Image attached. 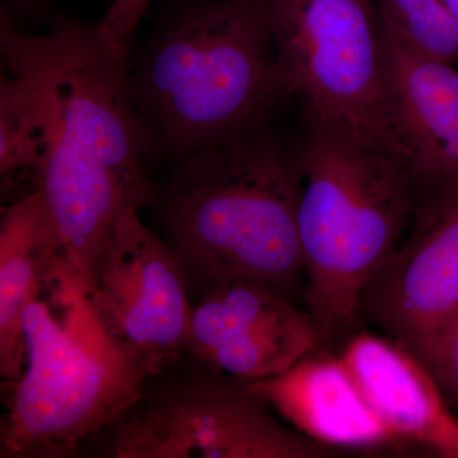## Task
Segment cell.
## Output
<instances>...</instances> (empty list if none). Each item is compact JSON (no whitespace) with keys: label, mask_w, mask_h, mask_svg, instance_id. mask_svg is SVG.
<instances>
[{"label":"cell","mask_w":458,"mask_h":458,"mask_svg":"<svg viewBox=\"0 0 458 458\" xmlns=\"http://www.w3.org/2000/svg\"><path fill=\"white\" fill-rule=\"evenodd\" d=\"M0 53L11 73L35 84L45 116L36 180L60 251L84 280L119 216L155 203L144 159L152 146L135 104L129 63L96 23L55 16L47 35L23 31L3 5Z\"/></svg>","instance_id":"1"},{"label":"cell","mask_w":458,"mask_h":458,"mask_svg":"<svg viewBox=\"0 0 458 458\" xmlns=\"http://www.w3.org/2000/svg\"><path fill=\"white\" fill-rule=\"evenodd\" d=\"M295 148L264 125L180 162L159 188L165 241L201 293L251 280L291 295L304 273Z\"/></svg>","instance_id":"2"},{"label":"cell","mask_w":458,"mask_h":458,"mask_svg":"<svg viewBox=\"0 0 458 458\" xmlns=\"http://www.w3.org/2000/svg\"><path fill=\"white\" fill-rule=\"evenodd\" d=\"M23 360L3 382L0 457L65 458L96 442L148 381L89 302L86 280L59 252L22 318Z\"/></svg>","instance_id":"3"},{"label":"cell","mask_w":458,"mask_h":458,"mask_svg":"<svg viewBox=\"0 0 458 458\" xmlns=\"http://www.w3.org/2000/svg\"><path fill=\"white\" fill-rule=\"evenodd\" d=\"M131 82L152 146L179 164L264 125L286 96L270 0H190L153 36Z\"/></svg>","instance_id":"4"},{"label":"cell","mask_w":458,"mask_h":458,"mask_svg":"<svg viewBox=\"0 0 458 458\" xmlns=\"http://www.w3.org/2000/svg\"><path fill=\"white\" fill-rule=\"evenodd\" d=\"M304 114L298 234L310 315L331 342L360 322L361 289L409 227L419 190L382 141Z\"/></svg>","instance_id":"5"},{"label":"cell","mask_w":458,"mask_h":458,"mask_svg":"<svg viewBox=\"0 0 458 458\" xmlns=\"http://www.w3.org/2000/svg\"><path fill=\"white\" fill-rule=\"evenodd\" d=\"M185 358V357H183ZM188 360V358H186ZM152 377L98 437L114 458H318L330 448L285 426L246 381L189 360Z\"/></svg>","instance_id":"6"},{"label":"cell","mask_w":458,"mask_h":458,"mask_svg":"<svg viewBox=\"0 0 458 458\" xmlns=\"http://www.w3.org/2000/svg\"><path fill=\"white\" fill-rule=\"evenodd\" d=\"M270 23L285 95L302 99L304 113L376 138L403 162L376 5L270 0Z\"/></svg>","instance_id":"7"},{"label":"cell","mask_w":458,"mask_h":458,"mask_svg":"<svg viewBox=\"0 0 458 458\" xmlns=\"http://www.w3.org/2000/svg\"><path fill=\"white\" fill-rule=\"evenodd\" d=\"M86 284L105 330L148 378L183 360L192 313L188 276L164 238L141 222L140 210L119 216Z\"/></svg>","instance_id":"8"},{"label":"cell","mask_w":458,"mask_h":458,"mask_svg":"<svg viewBox=\"0 0 458 458\" xmlns=\"http://www.w3.org/2000/svg\"><path fill=\"white\" fill-rule=\"evenodd\" d=\"M409 225L361 289L360 321L417 354L458 312V185L420 190Z\"/></svg>","instance_id":"9"},{"label":"cell","mask_w":458,"mask_h":458,"mask_svg":"<svg viewBox=\"0 0 458 458\" xmlns=\"http://www.w3.org/2000/svg\"><path fill=\"white\" fill-rule=\"evenodd\" d=\"M318 327L291 295L273 286L231 280L210 286L192 307L185 358L256 381L285 372L318 348Z\"/></svg>","instance_id":"10"},{"label":"cell","mask_w":458,"mask_h":458,"mask_svg":"<svg viewBox=\"0 0 458 458\" xmlns=\"http://www.w3.org/2000/svg\"><path fill=\"white\" fill-rule=\"evenodd\" d=\"M246 382L289 427L325 447L367 451L401 442L376 414L342 354L316 348L285 372Z\"/></svg>","instance_id":"11"},{"label":"cell","mask_w":458,"mask_h":458,"mask_svg":"<svg viewBox=\"0 0 458 458\" xmlns=\"http://www.w3.org/2000/svg\"><path fill=\"white\" fill-rule=\"evenodd\" d=\"M342 357L376 414L401 442L458 458V419L418 355L391 337L360 333L345 344Z\"/></svg>","instance_id":"12"},{"label":"cell","mask_w":458,"mask_h":458,"mask_svg":"<svg viewBox=\"0 0 458 458\" xmlns=\"http://www.w3.org/2000/svg\"><path fill=\"white\" fill-rule=\"evenodd\" d=\"M394 126L418 190L458 185V69L385 35Z\"/></svg>","instance_id":"13"},{"label":"cell","mask_w":458,"mask_h":458,"mask_svg":"<svg viewBox=\"0 0 458 458\" xmlns=\"http://www.w3.org/2000/svg\"><path fill=\"white\" fill-rule=\"evenodd\" d=\"M60 249L38 190L14 199L0 219V375L16 378L22 367V318L36 286Z\"/></svg>","instance_id":"14"},{"label":"cell","mask_w":458,"mask_h":458,"mask_svg":"<svg viewBox=\"0 0 458 458\" xmlns=\"http://www.w3.org/2000/svg\"><path fill=\"white\" fill-rule=\"evenodd\" d=\"M45 147V116L40 93L30 78L3 73L0 80V179L3 194L33 191ZM13 199V200H14ZM12 201V200H11Z\"/></svg>","instance_id":"15"},{"label":"cell","mask_w":458,"mask_h":458,"mask_svg":"<svg viewBox=\"0 0 458 458\" xmlns=\"http://www.w3.org/2000/svg\"><path fill=\"white\" fill-rule=\"evenodd\" d=\"M382 32L415 55L458 64V18L442 0H377Z\"/></svg>","instance_id":"16"},{"label":"cell","mask_w":458,"mask_h":458,"mask_svg":"<svg viewBox=\"0 0 458 458\" xmlns=\"http://www.w3.org/2000/svg\"><path fill=\"white\" fill-rule=\"evenodd\" d=\"M445 399L458 409V312L417 352Z\"/></svg>","instance_id":"17"},{"label":"cell","mask_w":458,"mask_h":458,"mask_svg":"<svg viewBox=\"0 0 458 458\" xmlns=\"http://www.w3.org/2000/svg\"><path fill=\"white\" fill-rule=\"evenodd\" d=\"M152 0H113L106 13L96 22L99 38L122 62L129 63L132 38Z\"/></svg>","instance_id":"18"},{"label":"cell","mask_w":458,"mask_h":458,"mask_svg":"<svg viewBox=\"0 0 458 458\" xmlns=\"http://www.w3.org/2000/svg\"><path fill=\"white\" fill-rule=\"evenodd\" d=\"M7 7L14 16H38L47 9V0H8Z\"/></svg>","instance_id":"19"},{"label":"cell","mask_w":458,"mask_h":458,"mask_svg":"<svg viewBox=\"0 0 458 458\" xmlns=\"http://www.w3.org/2000/svg\"><path fill=\"white\" fill-rule=\"evenodd\" d=\"M442 2L458 18V0H442Z\"/></svg>","instance_id":"20"}]
</instances>
